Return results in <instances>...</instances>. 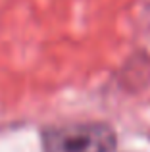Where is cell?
I'll return each mask as SVG.
<instances>
[{
    "label": "cell",
    "mask_w": 150,
    "mask_h": 152,
    "mask_svg": "<svg viewBox=\"0 0 150 152\" xmlns=\"http://www.w3.org/2000/svg\"><path fill=\"white\" fill-rule=\"evenodd\" d=\"M41 145L42 152H112L117 137L104 121H71L44 127Z\"/></svg>",
    "instance_id": "obj_1"
}]
</instances>
